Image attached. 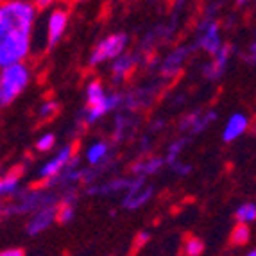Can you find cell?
Instances as JSON below:
<instances>
[{
	"mask_svg": "<svg viewBox=\"0 0 256 256\" xmlns=\"http://www.w3.org/2000/svg\"><path fill=\"white\" fill-rule=\"evenodd\" d=\"M20 174L22 172L16 168V170H11L9 174H6L4 178H2V181H0V194H2V196L6 197V196L14 194L18 181H20Z\"/></svg>",
	"mask_w": 256,
	"mask_h": 256,
	"instance_id": "13",
	"label": "cell"
},
{
	"mask_svg": "<svg viewBox=\"0 0 256 256\" xmlns=\"http://www.w3.org/2000/svg\"><path fill=\"white\" fill-rule=\"evenodd\" d=\"M30 70L26 63H16L11 66L2 68L0 74V102L2 106H8L26 90L29 84Z\"/></svg>",
	"mask_w": 256,
	"mask_h": 256,
	"instance_id": "2",
	"label": "cell"
},
{
	"mask_svg": "<svg viewBox=\"0 0 256 256\" xmlns=\"http://www.w3.org/2000/svg\"><path fill=\"white\" fill-rule=\"evenodd\" d=\"M236 220L242 222V224H248V222L256 220V204H251V202H246L242 204L235 214Z\"/></svg>",
	"mask_w": 256,
	"mask_h": 256,
	"instance_id": "15",
	"label": "cell"
},
{
	"mask_svg": "<svg viewBox=\"0 0 256 256\" xmlns=\"http://www.w3.org/2000/svg\"><path fill=\"white\" fill-rule=\"evenodd\" d=\"M246 129H248V118H246V115L235 113V115L228 120L226 129L222 132V138H224V142H233V140H236L240 134H244Z\"/></svg>",
	"mask_w": 256,
	"mask_h": 256,
	"instance_id": "8",
	"label": "cell"
},
{
	"mask_svg": "<svg viewBox=\"0 0 256 256\" xmlns=\"http://www.w3.org/2000/svg\"><path fill=\"white\" fill-rule=\"evenodd\" d=\"M163 165V160L162 158H152L146 163H136V165L132 166V170L134 172H142V174H152Z\"/></svg>",
	"mask_w": 256,
	"mask_h": 256,
	"instance_id": "18",
	"label": "cell"
},
{
	"mask_svg": "<svg viewBox=\"0 0 256 256\" xmlns=\"http://www.w3.org/2000/svg\"><path fill=\"white\" fill-rule=\"evenodd\" d=\"M201 47L204 48L206 52H210V54H217L222 48L220 38H218V29L215 24H212V26L208 27V30H206V34L202 36Z\"/></svg>",
	"mask_w": 256,
	"mask_h": 256,
	"instance_id": "10",
	"label": "cell"
},
{
	"mask_svg": "<svg viewBox=\"0 0 256 256\" xmlns=\"http://www.w3.org/2000/svg\"><path fill=\"white\" fill-rule=\"evenodd\" d=\"M72 152H74L72 147H64V149H61L60 152H58V156H54V158L40 170V178H42V180H47V181H54L56 176L60 174V172L64 168V165L70 162Z\"/></svg>",
	"mask_w": 256,
	"mask_h": 256,
	"instance_id": "4",
	"label": "cell"
},
{
	"mask_svg": "<svg viewBox=\"0 0 256 256\" xmlns=\"http://www.w3.org/2000/svg\"><path fill=\"white\" fill-rule=\"evenodd\" d=\"M66 24H68V13L64 9H56L54 13L48 16V47H54L56 43L60 42L61 36L64 34Z\"/></svg>",
	"mask_w": 256,
	"mask_h": 256,
	"instance_id": "5",
	"label": "cell"
},
{
	"mask_svg": "<svg viewBox=\"0 0 256 256\" xmlns=\"http://www.w3.org/2000/svg\"><path fill=\"white\" fill-rule=\"evenodd\" d=\"M74 218V206L72 202H63V204L58 208V218L56 220L60 224H66Z\"/></svg>",
	"mask_w": 256,
	"mask_h": 256,
	"instance_id": "20",
	"label": "cell"
},
{
	"mask_svg": "<svg viewBox=\"0 0 256 256\" xmlns=\"http://www.w3.org/2000/svg\"><path fill=\"white\" fill-rule=\"evenodd\" d=\"M230 52H231V47L230 45H224V47L220 48V50L217 52V58H215V61L208 66V70H212V72L208 74L210 77H217L218 74L224 70V66H226L228 63V58H230Z\"/></svg>",
	"mask_w": 256,
	"mask_h": 256,
	"instance_id": "12",
	"label": "cell"
},
{
	"mask_svg": "<svg viewBox=\"0 0 256 256\" xmlns=\"http://www.w3.org/2000/svg\"><path fill=\"white\" fill-rule=\"evenodd\" d=\"M54 218H58V208H54V206L42 208L27 224V235L34 236L38 233H42V231H45L54 222Z\"/></svg>",
	"mask_w": 256,
	"mask_h": 256,
	"instance_id": "6",
	"label": "cell"
},
{
	"mask_svg": "<svg viewBox=\"0 0 256 256\" xmlns=\"http://www.w3.org/2000/svg\"><path fill=\"white\" fill-rule=\"evenodd\" d=\"M181 149H183V142H176L174 146L170 147V156H168V162L174 163L176 156H178V152H180Z\"/></svg>",
	"mask_w": 256,
	"mask_h": 256,
	"instance_id": "24",
	"label": "cell"
},
{
	"mask_svg": "<svg viewBox=\"0 0 256 256\" xmlns=\"http://www.w3.org/2000/svg\"><path fill=\"white\" fill-rule=\"evenodd\" d=\"M126 43H128V36L126 34H111V36H108V38H104L102 42L95 47V50L92 52L90 64L104 63V61L113 60V58L120 56L124 52Z\"/></svg>",
	"mask_w": 256,
	"mask_h": 256,
	"instance_id": "3",
	"label": "cell"
},
{
	"mask_svg": "<svg viewBox=\"0 0 256 256\" xmlns=\"http://www.w3.org/2000/svg\"><path fill=\"white\" fill-rule=\"evenodd\" d=\"M150 240V233H147V231H140L136 236H134V244H132V249L134 251H138V249H142L144 246H146L147 242Z\"/></svg>",
	"mask_w": 256,
	"mask_h": 256,
	"instance_id": "22",
	"label": "cell"
},
{
	"mask_svg": "<svg viewBox=\"0 0 256 256\" xmlns=\"http://www.w3.org/2000/svg\"><path fill=\"white\" fill-rule=\"evenodd\" d=\"M183 251L186 256H199L204 251V244H202L201 238H197V236H188L183 246Z\"/></svg>",
	"mask_w": 256,
	"mask_h": 256,
	"instance_id": "17",
	"label": "cell"
},
{
	"mask_svg": "<svg viewBox=\"0 0 256 256\" xmlns=\"http://www.w3.org/2000/svg\"><path fill=\"white\" fill-rule=\"evenodd\" d=\"M54 144H56V136L52 132H47V134L40 136V140L36 142V149L42 150V152H47V150H50L54 147Z\"/></svg>",
	"mask_w": 256,
	"mask_h": 256,
	"instance_id": "21",
	"label": "cell"
},
{
	"mask_svg": "<svg viewBox=\"0 0 256 256\" xmlns=\"http://www.w3.org/2000/svg\"><path fill=\"white\" fill-rule=\"evenodd\" d=\"M132 58H129V56H126V58H120L118 61L115 63V66H113V72H115V79H122V77H126V74L131 70L132 66Z\"/></svg>",
	"mask_w": 256,
	"mask_h": 256,
	"instance_id": "19",
	"label": "cell"
},
{
	"mask_svg": "<svg viewBox=\"0 0 256 256\" xmlns=\"http://www.w3.org/2000/svg\"><path fill=\"white\" fill-rule=\"evenodd\" d=\"M244 2H246V0H238V4H244Z\"/></svg>",
	"mask_w": 256,
	"mask_h": 256,
	"instance_id": "28",
	"label": "cell"
},
{
	"mask_svg": "<svg viewBox=\"0 0 256 256\" xmlns=\"http://www.w3.org/2000/svg\"><path fill=\"white\" fill-rule=\"evenodd\" d=\"M152 196V188L149 186H144V181H136V183L131 184V192L128 194L124 201V206L129 210H134V208H140L144 202H147V199Z\"/></svg>",
	"mask_w": 256,
	"mask_h": 256,
	"instance_id": "7",
	"label": "cell"
},
{
	"mask_svg": "<svg viewBox=\"0 0 256 256\" xmlns=\"http://www.w3.org/2000/svg\"><path fill=\"white\" fill-rule=\"evenodd\" d=\"M251 238V231H249V226L248 224H242L238 222L233 231H231V244L233 246H246Z\"/></svg>",
	"mask_w": 256,
	"mask_h": 256,
	"instance_id": "14",
	"label": "cell"
},
{
	"mask_svg": "<svg viewBox=\"0 0 256 256\" xmlns=\"http://www.w3.org/2000/svg\"><path fill=\"white\" fill-rule=\"evenodd\" d=\"M52 2H54V0H34V6L40 9H45V8H48Z\"/></svg>",
	"mask_w": 256,
	"mask_h": 256,
	"instance_id": "26",
	"label": "cell"
},
{
	"mask_svg": "<svg viewBox=\"0 0 256 256\" xmlns=\"http://www.w3.org/2000/svg\"><path fill=\"white\" fill-rule=\"evenodd\" d=\"M36 6L27 0H4L0 6V64L22 63L30 50Z\"/></svg>",
	"mask_w": 256,
	"mask_h": 256,
	"instance_id": "1",
	"label": "cell"
},
{
	"mask_svg": "<svg viewBox=\"0 0 256 256\" xmlns=\"http://www.w3.org/2000/svg\"><path fill=\"white\" fill-rule=\"evenodd\" d=\"M56 111H58V104H56L54 100H50V102L43 104L42 110H40V115H42L43 118H48V116L56 115Z\"/></svg>",
	"mask_w": 256,
	"mask_h": 256,
	"instance_id": "23",
	"label": "cell"
},
{
	"mask_svg": "<svg viewBox=\"0 0 256 256\" xmlns=\"http://www.w3.org/2000/svg\"><path fill=\"white\" fill-rule=\"evenodd\" d=\"M106 92H104L102 84L98 81H94L90 82L88 86V90H86V98H88V108H94V106H98L100 102L106 100Z\"/></svg>",
	"mask_w": 256,
	"mask_h": 256,
	"instance_id": "11",
	"label": "cell"
},
{
	"mask_svg": "<svg viewBox=\"0 0 256 256\" xmlns=\"http://www.w3.org/2000/svg\"><path fill=\"white\" fill-rule=\"evenodd\" d=\"M118 102H120V97H118V95H108L104 102H100L98 106L88 108V115H86V122H88V124L95 122L97 118H100L102 115H106V113H108L110 110H115V108L118 106Z\"/></svg>",
	"mask_w": 256,
	"mask_h": 256,
	"instance_id": "9",
	"label": "cell"
},
{
	"mask_svg": "<svg viewBox=\"0 0 256 256\" xmlns=\"http://www.w3.org/2000/svg\"><path fill=\"white\" fill-rule=\"evenodd\" d=\"M0 256H26V252H24V249H20V248H11V249L2 251Z\"/></svg>",
	"mask_w": 256,
	"mask_h": 256,
	"instance_id": "25",
	"label": "cell"
},
{
	"mask_svg": "<svg viewBox=\"0 0 256 256\" xmlns=\"http://www.w3.org/2000/svg\"><path fill=\"white\" fill-rule=\"evenodd\" d=\"M106 152H108V146L102 144V142H98V144H95V146L90 147V150H88V154H86V158H88V162H90L92 165H97V163H100L104 160Z\"/></svg>",
	"mask_w": 256,
	"mask_h": 256,
	"instance_id": "16",
	"label": "cell"
},
{
	"mask_svg": "<svg viewBox=\"0 0 256 256\" xmlns=\"http://www.w3.org/2000/svg\"><path fill=\"white\" fill-rule=\"evenodd\" d=\"M248 256H256V249H252L251 252H248Z\"/></svg>",
	"mask_w": 256,
	"mask_h": 256,
	"instance_id": "27",
	"label": "cell"
}]
</instances>
